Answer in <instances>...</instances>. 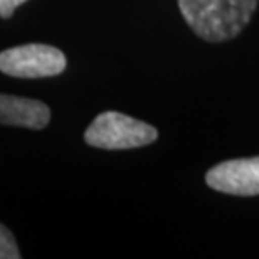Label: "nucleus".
Returning <instances> with one entry per match:
<instances>
[{"mask_svg":"<svg viewBox=\"0 0 259 259\" xmlns=\"http://www.w3.org/2000/svg\"><path fill=\"white\" fill-rule=\"evenodd\" d=\"M259 0H177L185 24L205 42L237 37L251 22Z\"/></svg>","mask_w":259,"mask_h":259,"instance_id":"nucleus-1","label":"nucleus"},{"mask_svg":"<svg viewBox=\"0 0 259 259\" xmlns=\"http://www.w3.org/2000/svg\"><path fill=\"white\" fill-rule=\"evenodd\" d=\"M157 128L118 111L98 115L84 132V142L103 150H130L153 143Z\"/></svg>","mask_w":259,"mask_h":259,"instance_id":"nucleus-2","label":"nucleus"},{"mask_svg":"<svg viewBox=\"0 0 259 259\" xmlns=\"http://www.w3.org/2000/svg\"><path fill=\"white\" fill-rule=\"evenodd\" d=\"M66 69L63 51L48 44H25L0 53V71L14 77H49Z\"/></svg>","mask_w":259,"mask_h":259,"instance_id":"nucleus-3","label":"nucleus"},{"mask_svg":"<svg viewBox=\"0 0 259 259\" xmlns=\"http://www.w3.org/2000/svg\"><path fill=\"white\" fill-rule=\"evenodd\" d=\"M205 184L222 194L259 195V157L227 160L205 174Z\"/></svg>","mask_w":259,"mask_h":259,"instance_id":"nucleus-4","label":"nucleus"},{"mask_svg":"<svg viewBox=\"0 0 259 259\" xmlns=\"http://www.w3.org/2000/svg\"><path fill=\"white\" fill-rule=\"evenodd\" d=\"M49 120L51 111L42 101L0 95V125L42 130Z\"/></svg>","mask_w":259,"mask_h":259,"instance_id":"nucleus-5","label":"nucleus"},{"mask_svg":"<svg viewBox=\"0 0 259 259\" xmlns=\"http://www.w3.org/2000/svg\"><path fill=\"white\" fill-rule=\"evenodd\" d=\"M20 252L12 232L0 224V259H19Z\"/></svg>","mask_w":259,"mask_h":259,"instance_id":"nucleus-6","label":"nucleus"},{"mask_svg":"<svg viewBox=\"0 0 259 259\" xmlns=\"http://www.w3.org/2000/svg\"><path fill=\"white\" fill-rule=\"evenodd\" d=\"M24 2H27V0H0V17L9 19L14 14V10Z\"/></svg>","mask_w":259,"mask_h":259,"instance_id":"nucleus-7","label":"nucleus"}]
</instances>
